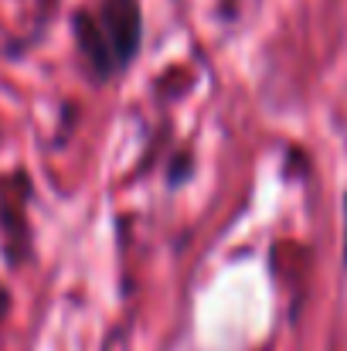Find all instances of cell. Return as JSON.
I'll return each mask as SVG.
<instances>
[{
	"instance_id": "cell-1",
	"label": "cell",
	"mask_w": 347,
	"mask_h": 351,
	"mask_svg": "<svg viewBox=\"0 0 347 351\" xmlns=\"http://www.w3.org/2000/svg\"><path fill=\"white\" fill-rule=\"evenodd\" d=\"M79 41L99 75L119 72L140 48V3L136 0H106L96 14H82Z\"/></svg>"
},
{
	"instance_id": "cell-2",
	"label": "cell",
	"mask_w": 347,
	"mask_h": 351,
	"mask_svg": "<svg viewBox=\"0 0 347 351\" xmlns=\"http://www.w3.org/2000/svg\"><path fill=\"white\" fill-rule=\"evenodd\" d=\"M344 256H347V229H344Z\"/></svg>"
}]
</instances>
